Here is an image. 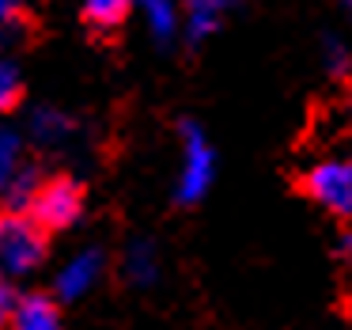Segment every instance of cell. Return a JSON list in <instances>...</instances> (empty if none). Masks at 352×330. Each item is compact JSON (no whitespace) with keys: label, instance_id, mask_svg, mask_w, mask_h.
<instances>
[{"label":"cell","instance_id":"7","mask_svg":"<svg viewBox=\"0 0 352 330\" xmlns=\"http://www.w3.org/2000/svg\"><path fill=\"white\" fill-rule=\"evenodd\" d=\"M239 0H186V27H190V39L201 42L208 34H216L220 19L235 8Z\"/></svg>","mask_w":352,"mask_h":330},{"label":"cell","instance_id":"9","mask_svg":"<svg viewBox=\"0 0 352 330\" xmlns=\"http://www.w3.org/2000/svg\"><path fill=\"white\" fill-rule=\"evenodd\" d=\"M137 4L144 8V19H148V27H152L155 42H163V46H167V42L175 39V31H178L175 4H170V0H137Z\"/></svg>","mask_w":352,"mask_h":330},{"label":"cell","instance_id":"3","mask_svg":"<svg viewBox=\"0 0 352 330\" xmlns=\"http://www.w3.org/2000/svg\"><path fill=\"white\" fill-rule=\"evenodd\" d=\"M299 194L333 216H352V160H322L299 175Z\"/></svg>","mask_w":352,"mask_h":330},{"label":"cell","instance_id":"1","mask_svg":"<svg viewBox=\"0 0 352 330\" xmlns=\"http://www.w3.org/2000/svg\"><path fill=\"white\" fill-rule=\"evenodd\" d=\"M50 247V231L42 228L34 216L27 213H8L4 209V224H0V258L8 277H23L34 266H42Z\"/></svg>","mask_w":352,"mask_h":330},{"label":"cell","instance_id":"2","mask_svg":"<svg viewBox=\"0 0 352 330\" xmlns=\"http://www.w3.org/2000/svg\"><path fill=\"white\" fill-rule=\"evenodd\" d=\"M23 213L34 216L50 236H54V231H65L80 220V213H84V186L72 175H50L38 183V190L27 201Z\"/></svg>","mask_w":352,"mask_h":330},{"label":"cell","instance_id":"14","mask_svg":"<svg viewBox=\"0 0 352 330\" xmlns=\"http://www.w3.org/2000/svg\"><path fill=\"white\" fill-rule=\"evenodd\" d=\"M326 61H329V69H344V50L341 46H333V42H329V46H326Z\"/></svg>","mask_w":352,"mask_h":330},{"label":"cell","instance_id":"6","mask_svg":"<svg viewBox=\"0 0 352 330\" xmlns=\"http://www.w3.org/2000/svg\"><path fill=\"white\" fill-rule=\"evenodd\" d=\"M99 277H102V254L99 251H80L76 258L57 274V296L61 300H80L87 289H95Z\"/></svg>","mask_w":352,"mask_h":330},{"label":"cell","instance_id":"5","mask_svg":"<svg viewBox=\"0 0 352 330\" xmlns=\"http://www.w3.org/2000/svg\"><path fill=\"white\" fill-rule=\"evenodd\" d=\"M4 327L8 330H61L57 300L46 292H16L4 289Z\"/></svg>","mask_w":352,"mask_h":330},{"label":"cell","instance_id":"13","mask_svg":"<svg viewBox=\"0 0 352 330\" xmlns=\"http://www.w3.org/2000/svg\"><path fill=\"white\" fill-rule=\"evenodd\" d=\"M0 12H4V23L16 27L19 16H23V0H0Z\"/></svg>","mask_w":352,"mask_h":330},{"label":"cell","instance_id":"4","mask_svg":"<svg viewBox=\"0 0 352 330\" xmlns=\"http://www.w3.org/2000/svg\"><path fill=\"white\" fill-rule=\"evenodd\" d=\"M182 175H178V205H193L201 201V194L208 190L216 171V152L212 145L205 141V133L197 130V122H182Z\"/></svg>","mask_w":352,"mask_h":330},{"label":"cell","instance_id":"16","mask_svg":"<svg viewBox=\"0 0 352 330\" xmlns=\"http://www.w3.org/2000/svg\"><path fill=\"white\" fill-rule=\"evenodd\" d=\"M349 8H352V0H349Z\"/></svg>","mask_w":352,"mask_h":330},{"label":"cell","instance_id":"10","mask_svg":"<svg viewBox=\"0 0 352 330\" xmlns=\"http://www.w3.org/2000/svg\"><path fill=\"white\" fill-rule=\"evenodd\" d=\"M69 133V118L65 114H57V110H38L34 114V137L38 141H57V137H65Z\"/></svg>","mask_w":352,"mask_h":330},{"label":"cell","instance_id":"8","mask_svg":"<svg viewBox=\"0 0 352 330\" xmlns=\"http://www.w3.org/2000/svg\"><path fill=\"white\" fill-rule=\"evenodd\" d=\"M137 0H84V19L95 31H114Z\"/></svg>","mask_w":352,"mask_h":330},{"label":"cell","instance_id":"12","mask_svg":"<svg viewBox=\"0 0 352 330\" xmlns=\"http://www.w3.org/2000/svg\"><path fill=\"white\" fill-rule=\"evenodd\" d=\"M129 274L137 277V281L155 277V254H152V247H133V254H129Z\"/></svg>","mask_w":352,"mask_h":330},{"label":"cell","instance_id":"11","mask_svg":"<svg viewBox=\"0 0 352 330\" xmlns=\"http://www.w3.org/2000/svg\"><path fill=\"white\" fill-rule=\"evenodd\" d=\"M19 99H23V80H19L16 65H4V69H0V107L16 110Z\"/></svg>","mask_w":352,"mask_h":330},{"label":"cell","instance_id":"15","mask_svg":"<svg viewBox=\"0 0 352 330\" xmlns=\"http://www.w3.org/2000/svg\"><path fill=\"white\" fill-rule=\"evenodd\" d=\"M344 254H349V258H352V231H349V236H344Z\"/></svg>","mask_w":352,"mask_h":330}]
</instances>
